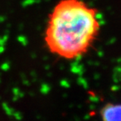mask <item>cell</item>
Wrapping results in <instances>:
<instances>
[{
	"mask_svg": "<svg viewBox=\"0 0 121 121\" xmlns=\"http://www.w3.org/2000/svg\"><path fill=\"white\" fill-rule=\"evenodd\" d=\"M104 120H121V104H107L101 110Z\"/></svg>",
	"mask_w": 121,
	"mask_h": 121,
	"instance_id": "obj_2",
	"label": "cell"
},
{
	"mask_svg": "<svg viewBox=\"0 0 121 121\" xmlns=\"http://www.w3.org/2000/svg\"><path fill=\"white\" fill-rule=\"evenodd\" d=\"M99 30L96 9L83 0H60L49 15L45 42L53 54L72 60L88 51Z\"/></svg>",
	"mask_w": 121,
	"mask_h": 121,
	"instance_id": "obj_1",
	"label": "cell"
}]
</instances>
